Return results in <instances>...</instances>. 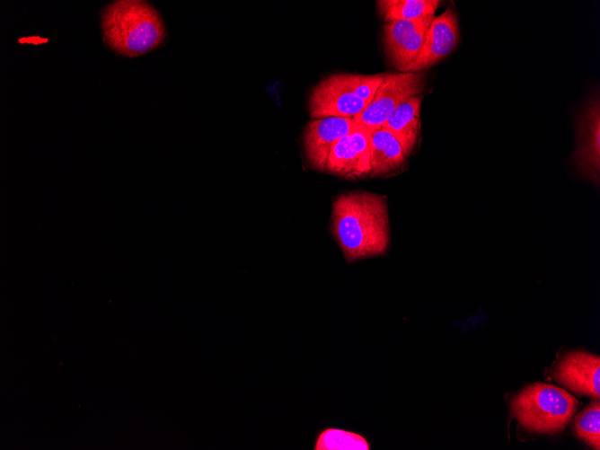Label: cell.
Listing matches in <instances>:
<instances>
[{"label":"cell","instance_id":"cell-15","mask_svg":"<svg viewBox=\"0 0 600 450\" xmlns=\"http://www.w3.org/2000/svg\"><path fill=\"white\" fill-rule=\"evenodd\" d=\"M370 445L361 435L340 428H327L316 437L313 450H369Z\"/></svg>","mask_w":600,"mask_h":450},{"label":"cell","instance_id":"cell-1","mask_svg":"<svg viewBox=\"0 0 600 450\" xmlns=\"http://www.w3.org/2000/svg\"><path fill=\"white\" fill-rule=\"evenodd\" d=\"M332 234L347 262L383 255L389 243L384 196L352 191L339 196L332 206Z\"/></svg>","mask_w":600,"mask_h":450},{"label":"cell","instance_id":"cell-8","mask_svg":"<svg viewBox=\"0 0 600 450\" xmlns=\"http://www.w3.org/2000/svg\"><path fill=\"white\" fill-rule=\"evenodd\" d=\"M325 171L348 179L370 175L369 129L360 126L340 137L331 151Z\"/></svg>","mask_w":600,"mask_h":450},{"label":"cell","instance_id":"cell-5","mask_svg":"<svg viewBox=\"0 0 600 450\" xmlns=\"http://www.w3.org/2000/svg\"><path fill=\"white\" fill-rule=\"evenodd\" d=\"M435 15L416 20H398L384 26L383 41L390 62L401 72L417 58Z\"/></svg>","mask_w":600,"mask_h":450},{"label":"cell","instance_id":"cell-4","mask_svg":"<svg viewBox=\"0 0 600 450\" xmlns=\"http://www.w3.org/2000/svg\"><path fill=\"white\" fill-rule=\"evenodd\" d=\"M425 76L419 72L387 73L366 107L354 118L368 129L384 127L393 110L404 100L419 95Z\"/></svg>","mask_w":600,"mask_h":450},{"label":"cell","instance_id":"cell-13","mask_svg":"<svg viewBox=\"0 0 600 450\" xmlns=\"http://www.w3.org/2000/svg\"><path fill=\"white\" fill-rule=\"evenodd\" d=\"M422 97H410L401 101L391 113L384 127L391 130L410 154L419 133V110Z\"/></svg>","mask_w":600,"mask_h":450},{"label":"cell","instance_id":"cell-12","mask_svg":"<svg viewBox=\"0 0 600 450\" xmlns=\"http://www.w3.org/2000/svg\"><path fill=\"white\" fill-rule=\"evenodd\" d=\"M371 176L384 175L399 169L410 153L387 128L369 129Z\"/></svg>","mask_w":600,"mask_h":450},{"label":"cell","instance_id":"cell-11","mask_svg":"<svg viewBox=\"0 0 600 450\" xmlns=\"http://www.w3.org/2000/svg\"><path fill=\"white\" fill-rule=\"evenodd\" d=\"M576 163L592 181L598 182L600 171V108L598 99L587 106L578 126Z\"/></svg>","mask_w":600,"mask_h":450},{"label":"cell","instance_id":"cell-16","mask_svg":"<svg viewBox=\"0 0 600 450\" xmlns=\"http://www.w3.org/2000/svg\"><path fill=\"white\" fill-rule=\"evenodd\" d=\"M599 399L587 406L574 420V432L594 449L600 448Z\"/></svg>","mask_w":600,"mask_h":450},{"label":"cell","instance_id":"cell-2","mask_svg":"<svg viewBox=\"0 0 600 450\" xmlns=\"http://www.w3.org/2000/svg\"><path fill=\"white\" fill-rule=\"evenodd\" d=\"M104 43L125 57L144 55L165 40V29L158 12L142 0H119L101 11Z\"/></svg>","mask_w":600,"mask_h":450},{"label":"cell","instance_id":"cell-6","mask_svg":"<svg viewBox=\"0 0 600 450\" xmlns=\"http://www.w3.org/2000/svg\"><path fill=\"white\" fill-rule=\"evenodd\" d=\"M368 103L355 96L342 82L340 74L328 76L311 91L308 110L313 119L357 116Z\"/></svg>","mask_w":600,"mask_h":450},{"label":"cell","instance_id":"cell-3","mask_svg":"<svg viewBox=\"0 0 600 450\" xmlns=\"http://www.w3.org/2000/svg\"><path fill=\"white\" fill-rule=\"evenodd\" d=\"M578 401L551 384L535 383L520 391L511 401L510 412L530 432H560L576 412Z\"/></svg>","mask_w":600,"mask_h":450},{"label":"cell","instance_id":"cell-7","mask_svg":"<svg viewBox=\"0 0 600 450\" xmlns=\"http://www.w3.org/2000/svg\"><path fill=\"white\" fill-rule=\"evenodd\" d=\"M359 127L351 118L327 117L310 120L303 135L304 154L309 166L324 172L334 145L340 137Z\"/></svg>","mask_w":600,"mask_h":450},{"label":"cell","instance_id":"cell-9","mask_svg":"<svg viewBox=\"0 0 600 450\" xmlns=\"http://www.w3.org/2000/svg\"><path fill=\"white\" fill-rule=\"evenodd\" d=\"M550 377L579 395L600 397V357L597 355L568 352L554 365Z\"/></svg>","mask_w":600,"mask_h":450},{"label":"cell","instance_id":"cell-10","mask_svg":"<svg viewBox=\"0 0 600 450\" xmlns=\"http://www.w3.org/2000/svg\"><path fill=\"white\" fill-rule=\"evenodd\" d=\"M458 40L457 16L449 6L442 14L435 16L419 56L404 72L416 73L432 66L454 49Z\"/></svg>","mask_w":600,"mask_h":450},{"label":"cell","instance_id":"cell-17","mask_svg":"<svg viewBox=\"0 0 600 450\" xmlns=\"http://www.w3.org/2000/svg\"><path fill=\"white\" fill-rule=\"evenodd\" d=\"M384 75L340 74V76L355 96L369 103L384 81Z\"/></svg>","mask_w":600,"mask_h":450},{"label":"cell","instance_id":"cell-14","mask_svg":"<svg viewBox=\"0 0 600 450\" xmlns=\"http://www.w3.org/2000/svg\"><path fill=\"white\" fill-rule=\"evenodd\" d=\"M437 0H379L378 11L385 22L416 20L435 15Z\"/></svg>","mask_w":600,"mask_h":450}]
</instances>
